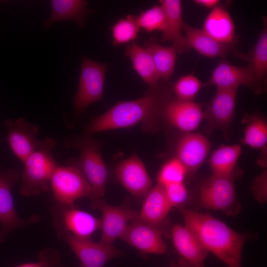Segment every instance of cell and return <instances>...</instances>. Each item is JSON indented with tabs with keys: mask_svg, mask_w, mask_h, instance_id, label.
<instances>
[{
	"mask_svg": "<svg viewBox=\"0 0 267 267\" xmlns=\"http://www.w3.org/2000/svg\"><path fill=\"white\" fill-rule=\"evenodd\" d=\"M173 84L169 81H159L155 87L149 88L141 98L117 102L106 112L92 119L86 126L83 134L90 135L138 124L141 125L145 132H157L163 105L173 95Z\"/></svg>",
	"mask_w": 267,
	"mask_h": 267,
	"instance_id": "obj_1",
	"label": "cell"
},
{
	"mask_svg": "<svg viewBox=\"0 0 267 267\" xmlns=\"http://www.w3.org/2000/svg\"><path fill=\"white\" fill-rule=\"evenodd\" d=\"M184 225L202 246L228 267H241L243 247L249 236L233 230L210 214L181 209Z\"/></svg>",
	"mask_w": 267,
	"mask_h": 267,
	"instance_id": "obj_2",
	"label": "cell"
},
{
	"mask_svg": "<svg viewBox=\"0 0 267 267\" xmlns=\"http://www.w3.org/2000/svg\"><path fill=\"white\" fill-rule=\"evenodd\" d=\"M56 144L51 138L44 139L40 147L23 163L19 189L22 195L36 196L48 190L51 176L59 165L52 153Z\"/></svg>",
	"mask_w": 267,
	"mask_h": 267,
	"instance_id": "obj_3",
	"label": "cell"
},
{
	"mask_svg": "<svg viewBox=\"0 0 267 267\" xmlns=\"http://www.w3.org/2000/svg\"><path fill=\"white\" fill-rule=\"evenodd\" d=\"M65 145L80 152L78 160L70 164L77 166L89 183L92 190L90 199L101 198L105 193L108 172L98 141L83 134L80 137L66 139Z\"/></svg>",
	"mask_w": 267,
	"mask_h": 267,
	"instance_id": "obj_4",
	"label": "cell"
},
{
	"mask_svg": "<svg viewBox=\"0 0 267 267\" xmlns=\"http://www.w3.org/2000/svg\"><path fill=\"white\" fill-rule=\"evenodd\" d=\"M235 178V174L230 176L212 174L207 178L198 189L199 204L209 210L236 216L240 212L241 206L236 196Z\"/></svg>",
	"mask_w": 267,
	"mask_h": 267,
	"instance_id": "obj_5",
	"label": "cell"
},
{
	"mask_svg": "<svg viewBox=\"0 0 267 267\" xmlns=\"http://www.w3.org/2000/svg\"><path fill=\"white\" fill-rule=\"evenodd\" d=\"M54 203L73 205L82 198L92 195L91 186L80 169L75 165H59L53 173L50 180Z\"/></svg>",
	"mask_w": 267,
	"mask_h": 267,
	"instance_id": "obj_6",
	"label": "cell"
},
{
	"mask_svg": "<svg viewBox=\"0 0 267 267\" xmlns=\"http://www.w3.org/2000/svg\"><path fill=\"white\" fill-rule=\"evenodd\" d=\"M52 226L57 234L69 233L82 238H91L100 229L101 220L73 205L54 203L50 208Z\"/></svg>",
	"mask_w": 267,
	"mask_h": 267,
	"instance_id": "obj_7",
	"label": "cell"
},
{
	"mask_svg": "<svg viewBox=\"0 0 267 267\" xmlns=\"http://www.w3.org/2000/svg\"><path fill=\"white\" fill-rule=\"evenodd\" d=\"M108 67L106 63L82 57L78 88L73 101L76 114H83L89 105L102 100Z\"/></svg>",
	"mask_w": 267,
	"mask_h": 267,
	"instance_id": "obj_8",
	"label": "cell"
},
{
	"mask_svg": "<svg viewBox=\"0 0 267 267\" xmlns=\"http://www.w3.org/2000/svg\"><path fill=\"white\" fill-rule=\"evenodd\" d=\"M20 173L10 168L0 170V242L15 229L35 223L40 221L38 214L27 220L21 219L16 211L12 195V189L18 180Z\"/></svg>",
	"mask_w": 267,
	"mask_h": 267,
	"instance_id": "obj_9",
	"label": "cell"
},
{
	"mask_svg": "<svg viewBox=\"0 0 267 267\" xmlns=\"http://www.w3.org/2000/svg\"><path fill=\"white\" fill-rule=\"evenodd\" d=\"M237 90L238 88L217 89L215 95L203 110L206 133L220 130L228 137L235 114Z\"/></svg>",
	"mask_w": 267,
	"mask_h": 267,
	"instance_id": "obj_10",
	"label": "cell"
},
{
	"mask_svg": "<svg viewBox=\"0 0 267 267\" xmlns=\"http://www.w3.org/2000/svg\"><path fill=\"white\" fill-rule=\"evenodd\" d=\"M90 206L102 213L100 242L112 244L121 238L128 225L137 215L138 212L126 206H115L108 204L101 198L91 199Z\"/></svg>",
	"mask_w": 267,
	"mask_h": 267,
	"instance_id": "obj_11",
	"label": "cell"
},
{
	"mask_svg": "<svg viewBox=\"0 0 267 267\" xmlns=\"http://www.w3.org/2000/svg\"><path fill=\"white\" fill-rule=\"evenodd\" d=\"M70 247L80 262L81 267H104L122 252L112 244L93 242L91 238L77 237L69 233L57 235Z\"/></svg>",
	"mask_w": 267,
	"mask_h": 267,
	"instance_id": "obj_12",
	"label": "cell"
},
{
	"mask_svg": "<svg viewBox=\"0 0 267 267\" xmlns=\"http://www.w3.org/2000/svg\"><path fill=\"white\" fill-rule=\"evenodd\" d=\"M161 117L183 133H192L204 120L203 110L198 103L180 100L172 95L164 103Z\"/></svg>",
	"mask_w": 267,
	"mask_h": 267,
	"instance_id": "obj_13",
	"label": "cell"
},
{
	"mask_svg": "<svg viewBox=\"0 0 267 267\" xmlns=\"http://www.w3.org/2000/svg\"><path fill=\"white\" fill-rule=\"evenodd\" d=\"M121 239L146 254H166L168 247L160 227L134 218L129 224Z\"/></svg>",
	"mask_w": 267,
	"mask_h": 267,
	"instance_id": "obj_14",
	"label": "cell"
},
{
	"mask_svg": "<svg viewBox=\"0 0 267 267\" xmlns=\"http://www.w3.org/2000/svg\"><path fill=\"white\" fill-rule=\"evenodd\" d=\"M5 125L8 131L6 139L9 146L15 155L24 163L42 143L37 136L39 128L23 118L16 120L7 119Z\"/></svg>",
	"mask_w": 267,
	"mask_h": 267,
	"instance_id": "obj_15",
	"label": "cell"
},
{
	"mask_svg": "<svg viewBox=\"0 0 267 267\" xmlns=\"http://www.w3.org/2000/svg\"><path fill=\"white\" fill-rule=\"evenodd\" d=\"M115 175L119 182L134 196H144L151 188L152 179L136 153L121 161L115 168Z\"/></svg>",
	"mask_w": 267,
	"mask_h": 267,
	"instance_id": "obj_16",
	"label": "cell"
},
{
	"mask_svg": "<svg viewBox=\"0 0 267 267\" xmlns=\"http://www.w3.org/2000/svg\"><path fill=\"white\" fill-rule=\"evenodd\" d=\"M210 148V141L204 134L183 133L176 143V157L185 166L188 174L193 173L203 164Z\"/></svg>",
	"mask_w": 267,
	"mask_h": 267,
	"instance_id": "obj_17",
	"label": "cell"
},
{
	"mask_svg": "<svg viewBox=\"0 0 267 267\" xmlns=\"http://www.w3.org/2000/svg\"><path fill=\"white\" fill-rule=\"evenodd\" d=\"M174 247L180 257L181 267H204L208 252L184 225L176 224L171 230Z\"/></svg>",
	"mask_w": 267,
	"mask_h": 267,
	"instance_id": "obj_18",
	"label": "cell"
},
{
	"mask_svg": "<svg viewBox=\"0 0 267 267\" xmlns=\"http://www.w3.org/2000/svg\"><path fill=\"white\" fill-rule=\"evenodd\" d=\"M159 2L166 15V24L162 31L161 42H171L178 54L188 52L191 48L181 33L184 21L181 1L160 0Z\"/></svg>",
	"mask_w": 267,
	"mask_h": 267,
	"instance_id": "obj_19",
	"label": "cell"
},
{
	"mask_svg": "<svg viewBox=\"0 0 267 267\" xmlns=\"http://www.w3.org/2000/svg\"><path fill=\"white\" fill-rule=\"evenodd\" d=\"M215 86L217 89L238 88L244 86L254 91V82L248 66L238 67L222 59L212 72L204 86Z\"/></svg>",
	"mask_w": 267,
	"mask_h": 267,
	"instance_id": "obj_20",
	"label": "cell"
},
{
	"mask_svg": "<svg viewBox=\"0 0 267 267\" xmlns=\"http://www.w3.org/2000/svg\"><path fill=\"white\" fill-rule=\"evenodd\" d=\"M183 29L190 48L208 58H224L230 54L236 55L239 51L235 44L222 43L206 34L202 29L196 28L184 22Z\"/></svg>",
	"mask_w": 267,
	"mask_h": 267,
	"instance_id": "obj_21",
	"label": "cell"
},
{
	"mask_svg": "<svg viewBox=\"0 0 267 267\" xmlns=\"http://www.w3.org/2000/svg\"><path fill=\"white\" fill-rule=\"evenodd\" d=\"M264 27L257 42L248 52H238L236 56L248 62L254 82V92L256 94L263 92L262 86L267 73V18L263 17Z\"/></svg>",
	"mask_w": 267,
	"mask_h": 267,
	"instance_id": "obj_22",
	"label": "cell"
},
{
	"mask_svg": "<svg viewBox=\"0 0 267 267\" xmlns=\"http://www.w3.org/2000/svg\"><path fill=\"white\" fill-rule=\"evenodd\" d=\"M172 208L163 186L157 183L144 196L140 211L135 218L160 227Z\"/></svg>",
	"mask_w": 267,
	"mask_h": 267,
	"instance_id": "obj_23",
	"label": "cell"
},
{
	"mask_svg": "<svg viewBox=\"0 0 267 267\" xmlns=\"http://www.w3.org/2000/svg\"><path fill=\"white\" fill-rule=\"evenodd\" d=\"M235 24L225 6L221 4L212 9L205 18L202 29L208 35L222 43L235 44L237 38Z\"/></svg>",
	"mask_w": 267,
	"mask_h": 267,
	"instance_id": "obj_24",
	"label": "cell"
},
{
	"mask_svg": "<svg viewBox=\"0 0 267 267\" xmlns=\"http://www.w3.org/2000/svg\"><path fill=\"white\" fill-rule=\"evenodd\" d=\"M88 2L83 0H52L51 13L44 23L43 29L48 28L52 23L61 20H72L83 28L87 16L94 12L87 8Z\"/></svg>",
	"mask_w": 267,
	"mask_h": 267,
	"instance_id": "obj_25",
	"label": "cell"
},
{
	"mask_svg": "<svg viewBox=\"0 0 267 267\" xmlns=\"http://www.w3.org/2000/svg\"><path fill=\"white\" fill-rule=\"evenodd\" d=\"M125 54L129 57L134 70L149 88L154 87L159 82L160 78L149 51L134 41L129 44Z\"/></svg>",
	"mask_w": 267,
	"mask_h": 267,
	"instance_id": "obj_26",
	"label": "cell"
},
{
	"mask_svg": "<svg viewBox=\"0 0 267 267\" xmlns=\"http://www.w3.org/2000/svg\"><path fill=\"white\" fill-rule=\"evenodd\" d=\"M242 154L239 144L222 145L210 156L208 162L212 174L230 176L235 174V169Z\"/></svg>",
	"mask_w": 267,
	"mask_h": 267,
	"instance_id": "obj_27",
	"label": "cell"
},
{
	"mask_svg": "<svg viewBox=\"0 0 267 267\" xmlns=\"http://www.w3.org/2000/svg\"><path fill=\"white\" fill-rule=\"evenodd\" d=\"M144 47L152 55L160 79L169 81L175 70L177 53L175 48L159 44L154 37L145 41Z\"/></svg>",
	"mask_w": 267,
	"mask_h": 267,
	"instance_id": "obj_28",
	"label": "cell"
},
{
	"mask_svg": "<svg viewBox=\"0 0 267 267\" xmlns=\"http://www.w3.org/2000/svg\"><path fill=\"white\" fill-rule=\"evenodd\" d=\"M246 125L241 141L254 149L267 150V123L260 114L247 115L243 120Z\"/></svg>",
	"mask_w": 267,
	"mask_h": 267,
	"instance_id": "obj_29",
	"label": "cell"
},
{
	"mask_svg": "<svg viewBox=\"0 0 267 267\" xmlns=\"http://www.w3.org/2000/svg\"><path fill=\"white\" fill-rule=\"evenodd\" d=\"M136 15H128L120 18L112 27V43L114 46L134 42L137 38L140 28Z\"/></svg>",
	"mask_w": 267,
	"mask_h": 267,
	"instance_id": "obj_30",
	"label": "cell"
},
{
	"mask_svg": "<svg viewBox=\"0 0 267 267\" xmlns=\"http://www.w3.org/2000/svg\"><path fill=\"white\" fill-rule=\"evenodd\" d=\"M188 174L187 169L176 157L167 161L159 171L157 180L162 186L183 182Z\"/></svg>",
	"mask_w": 267,
	"mask_h": 267,
	"instance_id": "obj_31",
	"label": "cell"
},
{
	"mask_svg": "<svg viewBox=\"0 0 267 267\" xmlns=\"http://www.w3.org/2000/svg\"><path fill=\"white\" fill-rule=\"evenodd\" d=\"M204 86L201 81L193 74H187L179 78L173 84V92L179 100L193 101Z\"/></svg>",
	"mask_w": 267,
	"mask_h": 267,
	"instance_id": "obj_32",
	"label": "cell"
},
{
	"mask_svg": "<svg viewBox=\"0 0 267 267\" xmlns=\"http://www.w3.org/2000/svg\"><path fill=\"white\" fill-rule=\"evenodd\" d=\"M138 26L147 32L163 31L166 24V15L160 5H154L140 12L136 16Z\"/></svg>",
	"mask_w": 267,
	"mask_h": 267,
	"instance_id": "obj_33",
	"label": "cell"
},
{
	"mask_svg": "<svg viewBox=\"0 0 267 267\" xmlns=\"http://www.w3.org/2000/svg\"><path fill=\"white\" fill-rule=\"evenodd\" d=\"M38 261L22 264L15 267H64L61 264V256L58 251L45 248L38 254Z\"/></svg>",
	"mask_w": 267,
	"mask_h": 267,
	"instance_id": "obj_34",
	"label": "cell"
},
{
	"mask_svg": "<svg viewBox=\"0 0 267 267\" xmlns=\"http://www.w3.org/2000/svg\"><path fill=\"white\" fill-rule=\"evenodd\" d=\"M163 187L172 208L181 206L187 201L189 193L183 182L173 183Z\"/></svg>",
	"mask_w": 267,
	"mask_h": 267,
	"instance_id": "obj_35",
	"label": "cell"
},
{
	"mask_svg": "<svg viewBox=\"0 0 267 267\" xmlns=\"http://www.w3.org/2000/svg\"><path fill=\"white\" fill-rule=\"evenodd\" d=\"M267 173L264 171L261 175L257 176L254 180L252 190L256 199L262 203L267 201Z\"/></svg>",
	"mask_w": 267,
	"mask_h": 267,
	"instance_id": "obj_36",
	"label": "cell"
},
{
	"mask_svg": "<svg viewBox=\"0 0 267 267\" xmlns=\"http://www.w3.org/2000/svg\"><path fill=\"white\" fill-rule=\"evenodd\" d=\"M193 3L206 8L213 9L221 4L219 0H194Z\"/></svg>",
	"mask_w": 267,
	"mask_h": 267,
	"instance_id": "obj_37",
	"label": "cell"
},
{
	"mask_svg": "<svg viewBox=\"0 0 267 267\" xmlns=\"http://www.w3.org/2000/svg\"><path fill=\"white\" fill-rule=\"evenodd\" d=\"M171 267H181L179 266V265H178V266H177V265H176V264H173L171 266Z\"/></svg>",
	"mask_w": 267,
	"mask_h": 267,
	"instance_id": "obj_38",
	"label": "cell"
}]
</instances>
